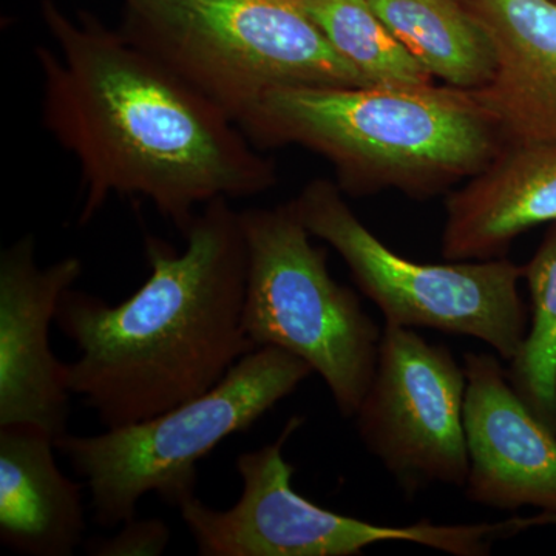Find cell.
<instances>
[{
	"label": "cell",
	"instance_id": "cell-1",
	"mask_svg": "<svg viewBox=\"0 0 556 556\" xmlns=\"http://www.w3.org/2000/svg\"><path fill=\"white\" fill-rule=\"evenodd\" d=\"M53 47H36L46 130L79 166V225L110 197H142L182 237L208 201L277 185L276 161L218 105L94 14L40 2Z\"/></svg>",
	"mask_w": 556,
	"mask_h": 556
},
{
	"label": "cell",
	"instance_id": "cell-2",
	"mask_svg": "<svg viewBox=\"0 0 556 556\" xmlns=\"http://www.w3.org/2000/svg\"><path fill=\"white\" fill-rule=\"evenodd\" d=\"M229 201L200 208L182 252L146 237L150 276L118 305L73 288L62 295L54 324L79 351L65 383L105 428L203 396L257 350L243 328L248 251Z\"/></svg>",
	"mask_w": 556,
	"mask_h": 556
},
{
	"label": "cell",
	"instance_id": "cell-3",
	"mask_svg": "<svg viewBox=\"0 0 556 556\" xmlns=\"http://www.w3.org/2000/svg\"><path fill=\"white\" fill-rule=\"evenodd\" d=\"M240 129L257 148L298 144L324 156L348 195L396 189L428 199L506 148L470 91L434 84L274 90Z\"/></svg>",
	"mask_w": 556,
	"mask_h": 556
},
{
	"label": "cell",
	"instance_id": "cell-4",
	"mask_svg": "<svg viewBox=\"0 0 556 556\" xmlns=\"http://www.w3.org/2000/svg\"><path fill=\"white\" fill-rule=\"evenodd\" d=\"M118 30L239 127L274 90L371 86L298 0H124Z\"/></svg>",
	"mask_w": 556,
	"mask_h": 556
},
{
	"label": "cell",
	"instance_id": "cell-5",
	"mask_svg": "<svg viewBox=\"0 0 556 556\" xmlns=\"http://www.w3.org/2000/svg\"><path fill=\"white\" fill-rule=\"evenodd\" d=\"M313 372L288 351L260 346L203 396L93 437L65 433L54 445L86 479L97 525L115 529L137 517L149 493L178 508L195 497L200 460L248 431Z\"/></svg>",
	"mask_w": 556,
	"mask_h": 556
},
{
	"label": "cell",
	"instance_id": "cell-6",
	"mask_svg": "<svg viewBox=\"0 0 556 556\" xmlns=\"http://www.w3.org/2000/svg\"><path fill=\"white\" fill-rule=\"evenodd\" d=\"M248 251L243 328L260 346H276L313 368L343 417H354L367 393L383 329L353 289L329 274L327 251L292 201L240 211Z\"/></svg>",
	"mask_w": 556,
	"mask_h": 556
},
{
	"label": "cell",
	"instance_id": "cell-7",
	"mask_svg": "<svg viewBox=\"0 0 556 556\" xmlns=\"http://www.w3.org/2000/svg\"><path fill=\"white\" fill-rule=\"evenodd\" d=\"M342 193L338 182L317 178L291 201L311 236L343 258L386 325L468 336L504 361L517 356L529 329L519 294L525 266L506 257L450 265L413 262L378 239Z\"/></svg>",
	"mask_w": 556,
	"mask_h": 556
},
{
	"label": "cell",
	"instance_id": "cell-8",
	"mask_svg": "<svg viewBox=\"0 0 556 556\" xmlns=\"http://www.w3.org/2000/svg\"><path fill=\"white\" fill-rule=\"evenodd\" d=\"M466 388L464 365L447 346L386 325L354 419L365 447L408 496L434 484L466 485Z\"/></svg>",
	"mask_w": 556,
	"mask_h": 556
},
{
	"label": "cell",
	"instance_id": "cell-9",
	"mask_svg": "<svg viewBox=\"0 0 556 556\" xmlns=\"http://www.w3.org/2000/svg\"><path fill=\"white\" fill-rule=\"evenodd\" d=\"M303 417L288 420L276 441L237 459L241 495L232 507L192 497L179 507L201 556H356L378 540V526L338 514L299 495L295 468L285 459Z\"/></svg>",
	"mask_w": 556,
	"mask_h": 556
},
{
	"label": "cell",
	"instance_id": "cell-10",
	"mask_svg": "<svg viewBox=\"0 0 556 556\" xmlns=\"http://www.w3.org/2000/svg\"><path fill=\"white\" fill-rule=\"evenodd\" d=\"M83 276L65 257L40 268L33 233L0 254V427L25 424L54 439L67 433L65 362L50 346V327L64 292Z\"/></svg>",
	"mask_w": 556,
	"mask_h": 556
},
{
	"label": "cell",
	"instance_id": "cell-11",
	"mask_svg": "<svg viewBox=\"0 0 556 556\" xmlns=\"http://www.w3.org/2000/svg\"><path fill=\"white\" fill-rule=\"evenodd\" d=\"M466 428L471 503L496 510L533 507L556 522V433L532 412L497 357L467 353Z\"/></svg>",
	"mask_w": 556,
	"mask_h": 556
},
{
	"label": "cell",
	"instance_id": "cell-12",
	"mask_svg": "<svg viewBox=\"0 0 556 556\" xmlns=\"http://www.w3.org/2000/svg\"><path fill=\"white\" fill-rule=\"evenodd\" d=\"M495 49L485 86L468 90L506 146H556V2L463 0Z\"/></svg>",
	"mask_w": 556,
	"mask_h": 556
},
{
	"label": "cell",
	"instance_id": "cell-13",
	"mask_svg": "<svg viewBox=\"0 0 556 556\" xmlns=\"http://www.w3.org/2000/svg\"><path fill=\"white\" fill-rule=\"evenodd\" d=\"M445 208L444 258L506 257L521 233L556 222V146H506Z\"/></svg>",
	"mask_w": 556,
	"mask_h": 556
},
{
	"label": "cell",
	"instance_id": "cell-14",
	"mask_svg": "<svg viewBox=\"0 0 556 556\" xmlns=\"http://www.w3.org/2000/svg\"><path fill=\"white\" fill-rule=\"evenodd\" d=\"M38 427H0V541L28 556H72L86 535L83 486L54 459Z\"/></svg>",
	"mask_w": 556,
	"mask_h": 556
},
{
	"label": "cell",
	"instance_id": "cell-15",
	"mask_svg": "<svg viewBox=\"0 0 556 556\" xmlns=\"http://www.w3.org/2000/svg\"><path fill=\"white\" fill-rule=\"evenodd\" d=\"M399 42L445 86L477 90L496 67L495 49L463 0H368Z\"/></svg>",
	"mask_w": 556,
	"mask_h": 556
},
{
	"label": "cell",
	"instance_id": "cell-16",
	"mask_svg": "<svg viewBox=\"0 0 556 556\" xmlns=\"http://www.w3.org/2000/svg\"><path fill=\"white\" fill-rule=\"evenodd\" d=\"M332 49L371 86L422 87L433 76L388 30L368 0H298Z\"/></svg>",
	"mask_w": 556,
	"mask_h": 556
},
{
	"label": "cell",
	"instance_id": "cell-17",
	"mask_svg": "<svg viewBox=\"0 0 556 556\" xmlns=\"http://www.w3.org/2000/svg\"><path fill=\"white\" fill-rule=\"evenodd\" d=\"M532 317L525 343L507 369L527 407L556 433V222L525 265Z\"/></svg>",
	"mask_w": 556,
	"mask_h": 556
},
{
	"label": "cell",
	"instance_id": "cell-18",
	"mask_svg": "<svg viewBox=\"0 0 556 556\" xmlns=\"http://www.w3.org/2000/svg\"><path fill=\"white\" fill-rule=\"evenodd\" d=\"M170 543V529L159 518L129 519L110 538L91 540L87 551L94 556H160Z\"/></svg>",
	"mask_w": 556,
	"mask_h": 556
},
{
	"label": "cell",
	"instance_id": "cell-19",
	"mask_svg": "<svg viewBox=\"0 0 556 556\" xmlns=\"http://www.w3.org/2000/svg\"><path fill=\"white\" fill-rule=\"evenodd\" d=\"M554 2H556V0H554Z\"/></svg>",
	"mask_w": 556,
	"mask_h": 556
}]
</instances>
